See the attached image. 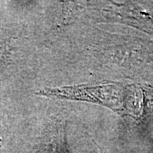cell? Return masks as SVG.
Here are the masks:
<instances>
[{"label":"cell","instance_id":"1","mask_svg":"<svg viewBox=\"0 0 153 153\" xmlns=\"http://www.w3.org/2000/svg\"><path fill=\"white\" fill-rule=\"evenodd\" d=\"M38 94L48 97L82 100L108 107L123 116L145 118L146 111V83L122 84L109 83L94 86L44 88Z\"/></svg>","mask_w":153,"mask_h":153},{"label":"cell","instance_id":"2","mask_svg":"<svg viewBox=\"0 0 153 153\" xmlns=\"http://www.w3.org/2000/svg\"><path fill=\"white\" fill-rule=\"evenodd\" d=\"M6 56V49L4 44L0 43V64L4 61Z\"/></svg>","mask_w":153,"mask_h":153}]
</instances>
